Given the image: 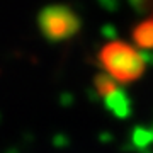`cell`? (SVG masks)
I'll return each instance as SVG.
<instances>
[{
    "instance_id": "cell-4",
    "label": "cell",
    "mask_w": 153,
    "mask_h": 153,
    "mask_svg": "<svg viewBox=\"0 0 153 153\" xmlns=\"http://www.w3.org/2000/svg\"><path fill=\"white\" fill-rule=\"evenodd\" d=\"M133 41L141 49H153V16L138 22L133 29Z\"/></svg>"
},
{
    "instance_id": "cell-3",
    "label": "cell",
    "mask_w": 153,
    "mask_h": 153,
    "mask_svg": "<svg viewBox=\"0 0 153 153\" xmlns=\"http://www.w3.org/2000/svg\"><path fill=\"white\" fill-rule=\"evenodd\" d=\"M94 85H95V90L100 97H104L112 109H121L124 112L126 109V100H124V94L119 90L117 87V82L112 80L109 75L105 73H99L95 78H94Z\"/></svg>"
},
{
    "instance_id": "cell-2",
    "label": "cell",
    "mask_w": 153,
    "mask_h": 153,
    "mask_svg": "<svg viewBox=\"0 0 153 153\" xmlns=\"http://www.w3.org/2000/svg\"><path fill=\"white\" fill-rule=\"evenodd\" d=\"M82 27V19L65 4H51L38 14V29L49 43H63L75 36Z\"/></svg>"
},
{
    "instance_id": "cell-5",
    "label": "cell",
    "mask_w": 153,
    "mask_h": 153,
    "mask_svg": "<svg viewBox=\"0 0 153 153\" xmlns=\"http://www.w3.org/2000/svg\"><path fill=\"white\" fill-rule=\"evenodd\" d=\"M128 4L138 14H153V0H128Z\"/></svg>"
},
{
    "instance_id": "cell-1",
    "label": "cell",
    "mask_w": 153,
    "mask_h": 153,
    "mask_svg": "<svg viewBox=\"0 0 153 153\" xmlns=\"http://www.w3.org/2000/svg\"><path fill=\"white\" fill-rule=\"evenodd\" d=\"M97 58L105 75H109L117 83L136 82L143 76L148 66L145 53L119 39L105 43L100 48Z\"/></svg>"
}]
</instances>
